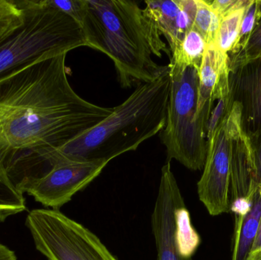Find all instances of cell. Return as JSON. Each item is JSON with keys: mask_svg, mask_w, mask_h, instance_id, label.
I'll return each mask as SVG.
<instances>
[{"mask_svg": "<svg viewBox=\"0 0 261 260\" xmlns=\"http://www.w3.org/2000/svg\"><path fill=\"white\" fill-rule=\"evenodd\" d=\"M66 57L40 61L0 81V163L6 172L61 148L113 112L73 90Z\"/></svg>", "mask_w": 261, "mask_h": 260, "instance_id": "6da1fadb", "label": "cell"}, {"mask_svg": "<svg viewBox=\"0 0 261 260\" xmlns=\"http://www.w3.org/2000/svg\"><path fill=\"white\" fill-rule=\"evenodd\" d=\"M170 88V69L167 65L156 79L138 85L102 122L32 162L31 172L39 179L60 163L110 162L138 149L165 127Z\"/></svg>", "mask_w": 261, "mask_h": 260, "instance_id": "7a4b0ae2", "label": "cell"}, {"mask_svg": "<svg viewBox=\"0 0 261 260\" xmlns=\"http://www.w3.org/2000/svg\"><path fill=\"white\" fill-rule=\"evenodd\" d=\"M87 47L113 61L122 88L156 79L164 66L153 56H171L161 34L138 3L130 0H83L80 22Z\"/></svg>", "mask_w": 261, "mask_h": 260, "instance_id": "3957f363", "label": "cell"}, {"mask_svg": "<svg viewBox=\"0 0 261 260\" xmlns=\"http://www.w3.org/2000/svg\"><path fill=\"white\" fill-rule=\"evenodd\" d=\"M21 24L0 41V81L40 61L87 46L81 26L44 0H17Z\"/></svg>", "mask_w": 261, "mask_h": 260, "instance_id": "277c9868", "label": "cell"}, {"mask_svg": "<svg viewBox=\"0 0 261 260\" xmlns=\"http://www.w3.org/2000/svg\"><path fill=\"white\" fill-rule=\"evenodd\" d=\"M167 119L161 139L172 160L191 170L203 169L208 151L207 125L197 113L199 70L171 67Z\"/></svg>", "mask_w": 261, "mask_h": 260, "instance_id": "5b68a950", "label": "cell"}, {"mask_svg": "<svg viewBox=\"0 0 261 260\" xmlns=\"http://www.w3.org/2000/svg\"><path fill=\"white\" fill-rule=\"evenodd\" d=\"M25 225L48 260H119L96 235L59 210L34 209Z\"/></svg>", "mask_w": 261, "mask_h": 260, "instance_id": "8992f818", "label": "cell"}, {"mask_svg": "<svg viewBox=\"0 0 261 260\" xmlns=\"http://www.w3.org/2000/svg\"><path fill=\"white\" fill-rule=\"evenodd\" d=\"M240 123L241 106L234 102L207 140L206 160L197 190L199 200L212 216L230 212L232 141Z\"/></svg>", "mask_w": 261, "mask_h": 260, "instance_id": "52a82bcc", "label": "cell"}, {"mask_svg": "<svg viewBox=\"0 0 261 260\" xmlns=\"http://www.w3.org/2000/svg\"><path fill=\"white\" fill-rule=\"evenodd\" d=\"M108 163L104 160L60 163L31 183L25 192L44 207L59 210L93 182Z\"/></svg>", "mask_w": 261, "mask_h": 260, "instance_id": "ba28073f", "label": "cell"}, {"mask_svg": "<svg viewBox=\"0 0 261 260\" xmlns=\"http://www.w3.org/2000/svg\"><path fill=\"white\" fill-rule=\"evenodd\" d=\"M185 206L170 161L161 169L158 196L151 215L158 260H193L184 257L176 239V212Z\"/></svg>", "mask_w": 261, "mask_h": 260, "instance_id": "9c48e42d", "label": "cell"}, {"mask_svg": "<svg viewBox=\"0 0 261 260\" xmlns=\"http://www.w3.org/2000/svg\"><path fill=\"white\" fill-rule=\"evenodd\" d=\"M231 102L241 106V127L247 137L261 132V57L230 71Z\"/></svg>", "mask_w": 261, "mask_h": 260, "instance_id": "30bf717a", "label": "cell"}, {"mask_svg": "<svg viewBox=\"0 0 261 260\" xmlns=\"http://www.w3.org/2000/svg\"><path fill=\"white\" fill-rule=\"evenodd\" d=\"M229 57L208 44L199 70L197 113L208 124L216 101L230 95Z\"/></svg>", "mask_w": 261, "mask_h": 260, "instance_id": "8fae6325", "label": "cell"}, {"mask_svg": "<svg viewBox=\"0 0 261 260\" xmlns=\"http://www.w3.org/2000/svg\"><path fill=\"white\" fill-rule=\"evenodd\" d=\"M143 10L164 35L173 53L193 27L196 3V0H147Z\"/></svg>", "mask_w": 261, "mask_h": 260, "instance_id": "7c38bea8", "label": "cell"}, {"mask_svg": "<svg viewBox=\"0 0 261 260\" xmlns=\"http://www.w3.org/2000/svg\"><path fill=\"white\" fill-rule=\"evenodd\" d=\"M254 192L251 147L240 123L236 128L232 141L231 204L236 200L252 199Z\"/></svg>", "mask_w": 261, "mask_h": 260, "instance_id": "4fadbf2b", "label": "cell"}, {"mask_svg": "<svg viewBox=\"0 0 261 260\" xmlns=\"http://www.w3.org/2000/svg\"><path fill=\"white\" fill-rule=\"evenodd\" d=\"M261 217V188L253 195L251 210L234 226L232 259L248 260L257 237Z\"/></svg>", "mask_w": 261, "mask_h": 260, "instance_id": "5bb4252c", "label": "cell"}, {"mask_svg": "<svg viewBox=\"0 0 261 260\" xmlns=\"http://www.w3.org/2000/svg\"><path fill=\"white\" fill-rule=\"evenodd\" d=\"M207 46L202 35L193 27L184 36L177 48L171 53L169 65L180 70L189 67L199 70Z\"/></svg>", "mask_w": 261, "mask_h": 260, "instance_id": "9a60e30c", "label": "cell"}, {"mask_svg": "<svg viewBox=\"0 0 261 260\" xmlns=\"http://www.w3.org/2000/svg\"><path fill=\"white\" fill-rule=\"evenodd\" d=\"M250 3L245 7L230 12L220 21L213 44L218 50L228 56L234 52L239 44L244 13Z\"/></svg>", "mask_w": 261, "mask_h": 260, "instance_id": "2e32d148", "label": "cell"}, {"mask_svg": "<svg viewBox=\"0 0 261 260\" xmlns=\"http://www.w3.org/2000/svg\"><path fill=\"white\" fill-rule=\"evenodd\" d=\"M176 239L182 256L192 259L200 245L201 239L191 223L186 206L176 212Z\"/></svg>", "mask_w": 261, "mask_h": 260, "instance_id": "e0dca14e", "label": "cell"}, {"mask_svg": "<svg viewBox=\"0 0 261 260\" xmlns=\"http://www.w3.org/2000/svg\"><path fill=\"white\" fill-rule=\"evenodd\" d=\"M25 210L24 195L12 184L4 166L0 163V214L7 218Z\"/></svg>", "mask_w": 261, "mask_h": 260, "instance_id": "ac0fdd59", "label": "cell"}, {"mask_svg": "<svg viewBox=\"0 0 261 260\" xmlns=\"http://www.w3.org/2000/svg\"><path fill=\"white\" fill-rule=\"evenodd\" d=\"M196 12L193 27L202 35L207 44L214 42L220 24V18L208 1L196 0Z\"/></svg>", "mask_w": 261, "mask_h": 260, "instance_id": "d6986e66", "label": "cell"}, {"mask_svg": "<svg viewBox=\"0 0 261 260\" xmlns=\"http://www.w3.org/2000/svg\"><path fill=\"white\" fill-rule=\"evenodd\" d=\"M230 71L261 57V18L239 51L228 56Z\"/></svg>", "mask_w": 261, "mask_h": 260, "instance_id": "ffe728a7", "label": "cell"}, {"mask_svg": "<svg viewBox=\"0 0 261 260\" xmlns=\"http://www.w3.org/2000/svg\"><path fill=\"white\" fill-rule=\"evenodd\" d=\"M23 19V9L17 0H0V41L18 27Z\"/></svg>", "mask_w": 261, "mask_h": 260, "instance_id": "44dd1931", "label": "cell"}, {"mask_svg": "<svg viewBox=\"0 0 261 260\" xmlns=\"http://www.w3.org/2000/svg\"><path fill=\"white\" fill-rule=\"evenodd\" d=\"M260 18L261 0H251V3L245 9V13H244L239 44H238L236 50L229 56L234 54L240 50L241 47L243 46L244 43L245 42L247 38L249 36L254 27H255L256 24L260 21Z\"/></svg>", "mask_w": 261, "mask_h": 260, "instance_id": "7402d4cb", "label": "cell"}, {"mask_svg": "<svg viewBox=\"0 0 261 260\" xmlns=\"http://www.w3.org/2000/svg\"><path fill=\"white\" fill-rule=\"evenodd\" d=\"M251 147L254 189L261 188V132L248 137Z\"/></svg>", "mask_w": 261, "mask_h": 260, "instance_id": "603a6c76", "label": "cell"}, {"mask_svg": "<svg viewBox=\"0 0 261 260\" xmlns=\"http://www.w3.org/2000/svg\"><path fill=\"white\" fill-rule=\"evenodd\" d=\"M46 4L59 9L73 18L78 24L83 13V0H44Z\"/></svg>", "mask_w": 261, "mask_h": 260, "instance_id": "cb8c5ba5", "label": "cell"}, {"mask_svg": "<svg viewBox=\"0 0 261 260\" xmlns=\"http://www.w3.org/2000/svg\"><path fill=\"white\" fill-rule=\"evenodd\" d=\"M251 0H214L208 1L220 20L236 9L245 7Z\"/></svg>", "mask_w": 261, "mask_h": 260, "instance_id": "d4e9b609", "label": "cell"}, {"mask_svg": "<svg viewBox=\"0 0 261 260\" xmlns=\"http://www.w3.org/2000/svg\"><path fill=\"white\" fill-rule=\"evenodd\" d=\"M15 253L7 247L0 244V260H16Z\"/></svg>", "mask_w": 261, "mask_h": 260, "instance_id": "484cf974", "label": "cell"}, {"mask_svg": "<svg viewBox=\"0 0 261 260\" xmlns=\"http://www.w3.org/2000/svg\"><path fill=\"white\" fill-rule=\"evenodd\" d=\"M260 253H261V217L257 237H256L255 241H254V246H253L252 250H251V256Z\"/></svg>", "mask_w": 261, "mask_h": 260, "instance_id": "4316f807", "label": "cell"}, {"mask_svg": "<svg viewBox=\"0 0 261 260\" xmlns=\"http://www.w3.org/2000/svg\"><path fill=\"white\" fill-rule=\"evenodd\" d=\"M248 260H261V253L250 256Z\"/></svg>", "mask_w": 261, "mask_h": 260, "instance_id": "83f0119b", "label": "cell"}, {"mask_svg": "<svg viewBox=\"0 0 261 260\" xmlns=\"http://www.w3.org/2000/svg\"><path fill=\"white\" fill-rule=\"evenodd\" d=\"M6 219V218H5L3 215H2L1 214H0V222H3V221H4Z\"/></svg>", "mask_w": 261, "mask_h": 260, "instance_id": "f1b7e54d", "label": "cell"}]
</instances>
